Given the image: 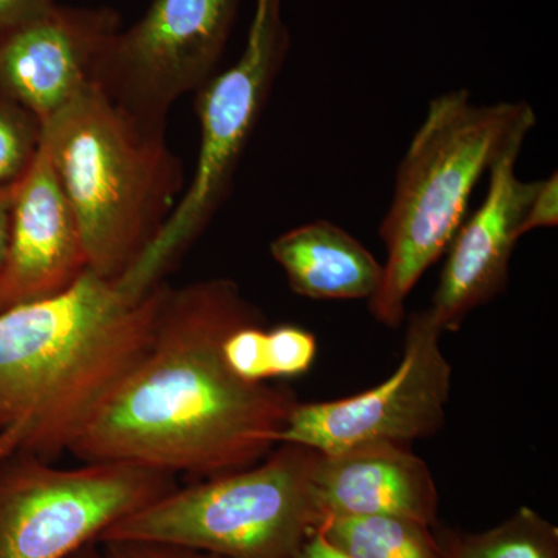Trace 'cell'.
Wrapping results in <instances>:
<instances>
[{
  "label": "cell",
  "instance_id": "obj_1",
  "mask_svg": "<svg viewBox=\"0 0 558 558\" xmlns=\"http://www.w3.org/2000/svg\"><path fill=\"white\" fill-rule=\"evenodd\" d=\"M264 323L238 282L207 279L168 290L148 351L81 428L70 453L199 478L258 464L299 399L289 387L241 379L222 344Z\"/></svg>",
  "mask_w": 558,
  "mask_h": 558
},
{
  "label": "cell",
  "instance_id": "obj_2",
  "mask_svg": "<svg viewBox=\"0 0 558 558\" xmlns=\"http://www.w3.org/2000/svg\"><path fill=\"white\" fill-rule=\"evenodd\" d=\"M168 290L86 270L57 295L0 311V462L69 451L148 351Z\"/></svg>",
  "mask_w": 558,
  "mask_h": 558
},
{
  "label": "cell",
  "instance_id": "obj_3",
  "mask_svg": "<svg viewBox=\"0 0 558 558\" xmlns=\"http://www.w3.org/2000/svg\"><path fill=\"white\" fill-rule=\"evenodd\" d=\"M535 124L537 116L526 101L475 105L468 89L429 101L400 160L380 223L387 259L379 289L368 301L377 323L389 329L402 325L410 293L449 248L481 178L510 146L524 145Z\"/></svg>",
  "mask_w": 558,
  "mask_h": 558
},
{
  "label": "cell",
  "instance_id": "obj_4",
  "mask_svg": "<svg viewBox=\"0 0 558 558\" xmlns=\"http://www.w3.org/2000/svg\"><path fill=\"white\" fill-rule=\"evenodd\" d=\"M153 126L98 86L43 126V143L81 231L87 269L119 278L183 193L182 161Z\"/></svg>",
  "mask_w": 558,
  "mask_h": 558
},
{
  "label": "cell",
  "instance_id": "obj_5",
  "mask_svg": "<svg viewBox=\"0 0 558 558\" xmlns=\"http://www.w3.org/2000/svg\"><path fill=\"white\" fill-rule=\"evenodd\" d=\"M267 461L161 495L100 542H142L226 558H293L325 523L315 490L322 451L278 444Z\"/></svg>",
  "mask_w": 558,
  "mask_h": 558
},
{
  "label": "cell",
  "instance_id": "obj_6",
  "mask_svg": "<svg viewBox=\"0 0 558 558\" xmlns=\"http://www.w3.org/2000/svg\"><path fill=\"white\" fill-rule=\"evenodd\" d=\"M289 50L282 0H255L241 57L196 92L201 145L193 179L157 236L134 263L153 281H163L229 199L242 156Z\"/></svg>",
  "mask_w": 558,
  "mask_h": 558
},
{
  "label": "cell",
  "instance_id": "obj_7",
  "mask_svg": "<svg viewBox=\"0 0 558 558\" xmlns=\"http://www.w3.org/2000/svg\"><path fill=\"white\" fill-rule=\"evenodd\" d=\"M175 487L168 473L123 462L57 469L36 457L5 459L0 462V558H69Z\"/></svg>",
  "mask_w": 558,
  "mask_h": 558
},
{
  "label": "cell",
  "instance_id": "obj_8",
  "mask_svg": "<svg viewBox=\"0 0 558 558\" xmlns=\"http://www.w3.org/2000/svg\"><path fill=\"white\" fill-rule=\"evenodd\" d=\"M242 0H149L128 31L110 39L97 86L132 116L167 128L175 101L218 68Z\"/></svg>",
  "mask_w": 558,
  "mask_h": 558
},
{
  "label": "cell",
  "instance_id": "obj_9",
  "mask_svg": "<svg viewBox=\"0 0 558 558\" xmlns=\"http://www.w3.org/2000/svg\"><path fill=\"white\" fill-rule=\"evenodd\" d=\"M440 337L442 329L427 310L413 312L392 376L351 398L296 403L277 444H300L332 454L371 442L410 446L438 435L446 424L453 377Z\"/></svg>",
  "mask_w": 558,
  "mask_h": 558
},
{
  "label": "cell",
  "instance_id": "obj_10",
  "mask_svg": "<svg viewBox=\"0 0 558 558\" xmlns=\"http://www.w3.org/2000/svg\"><path fill=\"white\" fill-rule=\"evenodd\" d=\"M121 31L110 7L54 5L0 40V92L46 124L90 87Z\"/></svg>",
  "mask_w": 558,
  "mask_h": 558
},
{
  "label": "cell",
  "instance_id": "obj_11",
  "mask_svg": "<svg viewBox=\"0 0 558 558\" xmlns=\"http://www.w3.org/2000/svg\"><path fill=\"white\" fill-rule=\"evenodd\" d=\"M523 145L510 146L492 165L486 196L459 227L428 314L442 329L454 332L476 307L497 299L508 286L509 264L519 242V227L539 180L517 174Z\"/></svg>",
  "mask_w": 558,
  "mask_h": 558
},
{
  "label": "cell",
  "instance_id": "obj_12",
  "mask_svg": "<svg viewBox=\"0 0 558 558\" xmlns=\"http://www.w3.org/2000/svg\"><path fill=\"white\" fill-rule=\"evenodd\" d=\"M87 269L78 222L46 146L17 182L0 270V311L57 295Z\"/></svg>",
  "mask_w": 558,
  "mask_h": 558
},
{
  "label": "cell",
  "instance_id": "obj_13",
  "mask_svg": "<svg viewBox=\"0 0 558 558\" xmlns=\"http://www.w3.org/2000/svg\"><path fill=\"white\" fill-rule=\"evenodd\" d=\"M315 490L325 520L387 515L439 526V492L432 470L403 444L371 442L322 453Z\"/></svg>",
  "mask_w": 558,
  "mask_h": 558
},
{
  "label": "cell",
  "instance_id": "obj_14",
  "mask_svg": "<svg viewBox=\"0 0 558 558\" xmlns=\"http://www.w3.org/2000/svg\"><path fill=\"white\" fill-rule=\"evenodd\" d=\"M270 253L289 288L304 299L369 301L384 274L376 256L330 220H312L279 234Z\"/></svg>",
  "mask_w": 558,
  "mask_h": 558
},
{
  "label": "cell",
  "instance_id": "obj_15",
  "mask_svg": "<svg viewBox=\"0 0 558 558\" xmlns=\"http://www.w3.org/2000/svg\"><path fill=\"white\" fill-rule=\"evenodd\" d=\"M317 337L299 326L264 329L252 323L234 329L222 344L227 365L236 376L263 384L306 374L317 357Z\"/></svg>",
  "mask_w": 558,
  "mask_h": 558
},
{
  "label": "cell",
  "instance_id": "obj_16",
  "mask_svg": "<svg viewBox=\"0 0 558 558\" xmlns=\"http://www.w3.org/2000/svg\"><path fill=\"white\" fill-rule=\"evenodd\" d=\"M322 532L349 558H447L435 529L399 517H333Z\"/></svg>",
  "mask_w": 558,
  "mask_h": 558
},
{
  "label": "cell",
  "instance_id": "obj_17",
  "mask_svg": "<svg viewBox=\"0 0 558 558\" xmlns=\"http://www.w3.org/2000/svg\"><path fill=\"white\" fill-rule=\"evenodd\" d=\"M435 534L447 558H558L557 526L531 508L478 534L440 526Z\"/></svg>",
  "mask_w": 558,
  "mask_h": 558
},
{
  "label": "cell",
  "instance_id": "obj_18",
  "mask_svg": "<svg viewBox=\"0 0 558 558\" xmlns=\"http://www.w3.org/2000/svg\"><path fill=\"white\" fill-rule=\"evenodd\" d=\"M43 124L35 116L0 92V186L24 178L38 156Z\"/></svg>",
  "mask_w": 558,
  "mask_h": 558
},
{
  "label": "cell",
  "instance_id": "obj_19",
  "mask_svg": "<svg viewBox=\"0 0 558 558\" xmlns=\"http://www.w3.org/2000/svg\"><path fill=\"white\" fill-rule=\"evenodd\" d=\"M558 226V174L550 172L539 180L538 190L529 202L524 218L519 227V238L538 229H553Z\"/></svg>",
  "mask_w": 558,
  "mask_h": 558
},
{
  "label": "cell",
  "instance_id": "obj_20",
  "mask_svg": "<svg viewBox=\"0 0 558 558\" xmlns=\"http://www.w3.org/2000/svg\"><path fill=\"white\" fill-rule=\"evenodd\" d=\"M101 558H226L179 546L142 542H100Z\"/></svg>",
  "mask_w": 558,
  "mask_h": 558
},
{
  "label": "cell",
  "instance_id": "obj_21",
  "mask_svg": "<svg viewBox=\"0 0 558 558\" xmlns=\"http://www.w3.org/2000/svg\"><path fill=\"white\" fill-rule=\"evenodd\" d=\"M54 0H0V40L44 16Z\"/></svg>",
  "mask_w": 558,
  "mask_h": 558
},
{
  "label": "cell",
  "instance_id": "obj_22",
  "mask_svg": "<svg viewBox=\"0 0 558 558\" xmlns=\"http://www.w3.org/2000/svg\"><path fill=\"white\" fill-rule=\"evenodd\" d=\"M16 185L17 182L13 185L0 186V270H2L7 252H9L11 211H13Z\"/></svg>",
  "mask_w": 558,
  "mask_h": 558
},
{
  "label": "cell",
  "instance_id": "obj_23",
  "mask_svg": "<svg viewBox=\"0 0 558 558\" xmlns=\"http://www.w3.org/2000/svg\"><path fill=\"white\" fill-rule=\"evenodd\" d=\"M293 558H349L340 553L339 549L333 548L332 545L323 535L322 529L311 535L310 538L304 542L299 553Z\"/></svg>",
  "mask_w": 558,
  "mask_h": 558
},
{
  "label": "cell",
  "instance_id": "obj_24",
  "mask_svg": "<svg viewBox=\"0 0 558 558\" xmlns=\"http://www.w3.org/2000/svg\"><path fill=\"white\" fill-rule=\"evenodd\" d=\"M69 558H101L100 546H98V543H92V545L80 549L78 553L73 554Z\"/></svg>",
  "mask_w": 558,
  "mask_h": 558
}]
</instances>
